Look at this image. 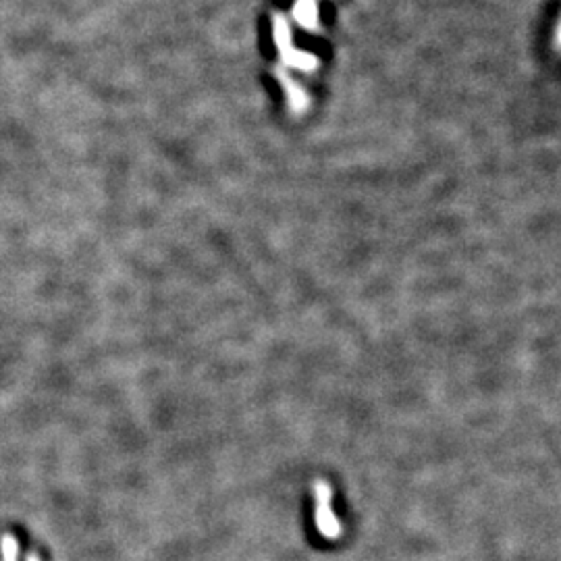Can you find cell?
Instances as JSON below:
<instances>
[{
    "label": "cell",
    "instance_id": "cell-1",
    "mask_svg": "<svg viewBox=\"0 0 561 561\" xmlns=\"http://www.w3.org/2000/svg\"><path fill=\"white\" fill-rule=\"evenodd\" d=\"M316 526L318 530L329 536V538H335L341 528H339V522L331 509V487L324 484V482H316Z\"/></svg>",
    "mask_w": 561,
    "mask_h": 561
},
{
    "label": "cell",
    "instance_id": "cell-2",
    "mask_svg": "<svg viewBox=\"0 0 561 561\" xmlns=\"http://www.w3.org/2000/svg\"><path fill=\"white\" fill-rule=\"evenodd\" d=\"M0 551H2V561H17L19 560V545L15 536H4L0 543Z\"/></svg>",
    "mask_w": 561,
    "mask_h": 561
}]
</instances>
